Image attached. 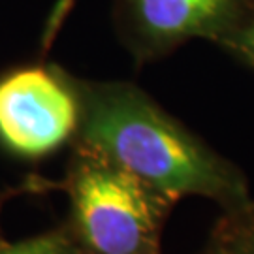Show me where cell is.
<instances>
[{
	"mask_svg": "<svg viewBox=\"0 0 254 254\" xmlns=\"http://www.w3.org/2000/svg\"><path fill=\"white\" fill-rule=\"evenodd\" d=\"M0 254H79L68 228L59 226L13 243H0Z\"/></svg>",
	"mask_w": 254,
	"mask_h": 254,
	"instance_id": "8992f818",
	"label": "cell"
},
{
	"mask_svg": "<svg viewBox=\"0 0 254 254\" xmlns=\"http://www.w3.org/2000/svg\"><path fill=\"white\" fill-rule=\"evenodd\" d=\"M254 0H119L117 28L137 64L166 57L190 40L222 44Z\"/></svg>",
	"mask_w": 254,
	"mask_h": 254,
	"instance_id": "277c9868",
	"label": "cell"
},
{
	"mask_svg": "<svg viewBox=\"0 0 254 254\" xmlns=\"http://www.w3.org/2000/svg\"><path fill=\"white\" fill-rule=\"evenodd\" d=\"M81 104L77 77L53 63L23 64L0 75V145L42 158L72 145Z\"/></svg>",
	"mask_w": 254,
	"mask_h": 254,
	"instance_id": "3957f363",
	"label": "cell"
},
{
	"mask_svg": "<svg viewBox=\"0 0 254 254\" xmlns=\"http://www.w3.org/2000/svg\"><path fill=\"white\" fill-rule=\"evenodd\" d=\"M198 254H254V201L222 211Z\"/></svg>",
	"mask_w": 254,
	"mask_h": 254,
	"instance_id": "5b68a950",
	"label": "cell"
},
{
	"mask_svg": "<svg viewBox=\"0 0 254 254\" xmlns=\"http://www.w3.org/2000/svg\"><path fill=\"white\" fill-rule=\"evenodd\" d=\"M220 46L234 55L237 61L254 70V4L243 23Z\"/></svg>",
	"mask_w": 254,
	"mask_h": 254,
	"instance_id": "52a82bcc",
	"label": "cell"
},
{
	"mask_svg": "<svg viewBox=\"0 0 254 254\" xmlns=\"http://www.w3.org/2000/svg\"><path fill=\"white\" fill-rule=\"evenodd\" d=\"M79 254H162L175 201L91 147L72 143L63 183Z\"/></svg>",
	"mask_w": 254,
	"mask_h": 254,
	"instance_id": "7a4b0ae2",
	"label": "cell"
},
{
	"mask_svg": "<svg viewBox=\"0 0 254 254\" xmlns=\"http://www.w3.org/2000/svg\"><path fill=\"white\" fill-rule=\"evenodd\" d=\"M77 91L73 143L108 156L175 203L198 196L232 211L254 201L245 173L137 85L77 77Z\"/></svg>",
	"mask_w": 254,
	"mask_h": 254,
	"instance_id": "6da1fadb",
	"label": "cell"
},
{
	"mask_svg": "<svg viewBox=\"0 0 254 254\" xmlns=\"http://www.w3.org/2000/svg\"><path fill=\"white\" fill-rule=\"evenodd\" d=\"M73 4H75V0H59V2H57V6H55L53 11H51V17H49L47 27H46V36H44V46L46 47L51 46L53 38L57 36L59 28L63 27L64 19L68 17V13H70V9L73 8Z\"/></svg>",
	"mask_w": 254,
	"mask_h": 254,
	"instance_id": "ba28073f",
	"label": "cell"
}]
</instances>
